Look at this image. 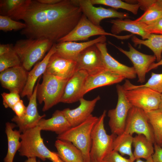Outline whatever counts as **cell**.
I'll return each mask as SVG.
<instances>
[{
  "label": "cell",
  "mask_w": 162,
  "mask_h": 162,
  "mask_svg": "<svg viewBox=\"0 0 162 162\" xmlns=\"http://www.w3.org/2000/svg\"><path fill=\"white\" fill-rule=\"evenodd\" d=\"M82 14L76 0L50 5L29 0L16 20L24 21L26 26L21 33L27 38L45 39L56 44L74 28Z\"/></svg>",
  "instance_id": "cell-1"
},
{
  "label": "cell",
  "mask_w": 162,
  "mask_h": 162,
  "mask_svg": "<svg viewBox=\"0 0 162 162\" xmlns=\"http://www.w3.org/2000/svg\"><path fill=\"white\" fill-rule=\"evenodd\" d=\"M41 130L37 126L21 134L20 155L28 158L38 157L43 161L48 159L52 162H59L62 159L57 153L50 151L44 143Z\"/></svg>",
  "instance_id": "cell-2"
},
{
  "label": "cell",
  "mask_w": 162,
  "mask_h": 162,
  "mask_svg": "<svg viewBox=\"0 0 162 162\" xmlns=\"http://www.w3.org/2000/svg\"><path fill=\"white\" fill-rule=\"evenodd\" d=\"M54 44L47 39L27 38L18 40L14 48L20 59L22 66L29 71L36 63L44 57Z\"/></svg>",
  "instance_id": "cell-3"
},
{
  "label": "cell",
  "mask_w": 162,
  "mask_h": 162,
  "mask_svg": "<svg viewBox=\"0 0 162 162\" xmlns=\"http://www.w3.org/2000/svg\"><path fill=\"white\" fill-rule=\"evenodd\" d=\"M98 119V117L92 115L82 123L71 127L63 134L58 135L57 139L72 143L82 152L84 162H91V134Z\"/></svg>",
  "instance_id": "cell-4"
},
{
  "label": "cell",
  "mask_w": 162,
  "mask_h": 162,
  "mask_svg": "<svg viewBox=\"0 0 162 162\" xmlns=\"http://www.w3.org/2000/svg\"><path fill=\"white\" fill-rule=\"evenodd\" d=\"M40 78L37 82V99L40 104L44 103L42 111L45 112L60 102L68 80L59 78L45 71L40 84Z\"/></svg>",
  "instance_id": "cell-5"
},
{
  "label": "cell",
  "mask_w": 162,
  "mask_h": 162,
  "mask_svg": "<svg viewBox=\"0 0 162 162\" xmlns=\"http://www.w3.org/2000/svg\"><path fill=\"white\" fill-rule=\"evenodd\" d=\"M106 111L98 117L91 134L90 151L91 162H102L104 158L113 150V143L117 135L108 134L104 126Z\"/></svg>",
  "instance_id": "cell-6"
},
{
  "label": "cell",
  "mask_w": 162,
  "mask_h": 162,
  "mask_svg": "<svg viewBox=\"0 0 162 162\" xmlns=\"http://www.w3.org/2000/svg\"><path fill=\"white\" fill-rule=\"evenodd\" d=\"M123 86L126 97L132 106L146 112L158 109L161 94L148 87H137L128 80Z\"/></svg>",
  "instance_id": "cell-7"
},
{
  "label": "cell",
  "mask_w": 162,
  "mask_h": 162,
  "mask_svg": "<svg viewBox=\"0 0 162 162\" xmlns=\"http://www.w3.org/2000/svg\"><path fill=\"white\" fill-rule=\"evenodd\" d=\"M108 35L121 40L127 39L132 35H118L106 32L100 26H97L90 21L83 14L74 28L68 34L59 40L58 43L66 41H86L93 36Z\"/></svg>",
  "instance_id": "cell-8"
},
{
  "label": "cell",
  "mask_w": 162,
  "mask_h": 162,
  "mask_svg": "<svg viewBox=\"0 0 162 162\" xmlns=\"http://www.w3.org/2000/svg\"><path fill=\"white\" fill-rule=\"evenodd\" d=\"M116 88L117 103L115 108L109 110L108 116L111 132L117 136L124 132L128 114L132 106L126 97L123 86L118 84Z\"/></svg>",
  "instance_id": "cell-9"
},
{
  "label": "cell",
  "mask_w": 162,
  "mask_h": 162,
  "mask_svg": "<svg viewBox=\"0 0 162 162\" xmlns=\"http://www.w3.org/2000/svg\"><path fill=\"white\" fill-rule=\"evenodd\" d=\"M124 132L133 135L142 134L154 144L155 143L152 128L146 112L142 110L132 106L129 110Z\"/></svg>",
  "instance_id": "cell-10"
},
{
  "label": "cell",
  "mask_w": 162,
  "mask_h": 162,
  "mask_svg": "<svg viewBox=\"0 0 162 162\" xmlns=\"http://www.w3.org/2000/svg\"><path fill=\"white\" fill-rule=\"evenodd\" d=\"M75 61L76 71L84 70L89 75L95 74L106 69L101 52L95 44L82 51L77 57Z\"/></svg>",
  "instance_id": "cell-11"
},
{
  "label": "cell",
  "mask_w": 162,
  "mask_h": 162,
  "mask_svg": "<svg viewBox=\"0 0 162 162\" xmlns=\"http://www.w3.org/2000/svg\"><path fill=\"white\" fill-rule=\"evenodd\" d=\"M82 14L95 25L100 26L103 19L116 18L123 19L129 17L126 13L119 12L111 8H106L102 7H96L91 3L90 0H76Z\"/></svg>",
  "instance_id": "cell-12"
},
{
  "label": "cell",
  "mask_w": 162,
  "mask_h": 162,
  "mask_svg": "<svg viewBox=\"0 0 162 162\" xmlns=\"http://www.w3.org/2000/svg\"><path fill=\"white\" fill-rule=\"evenodd\" d=\"M109 43L130 59L134 65L133 67L138 76V81L141 83L144 82L146 74L148 72L150 67L156 59L155 56L141 52L134 48L129 43H128L129 51L124 50L111 42Z\"/></svg>",
  "instance_id": "cell-13"
},
{
  "label": "cell",
  "mask_w": 162,
  "mask_h": 162,
  "mask_svg": "<svg viewBox=\"0 0 162 162\" xmlns=\"http://www.w3.org/2000/svg\"><path fill=\"white\" fill-rule=\"evenodd\" d=\"M28 72L22 65L4 70L0 74L1 86L10 92H16L20 94L26 84Z\"/></svg>",
  "instance_id": "cell-14"
},
{
  "label": "cell",
  "mask_w": 162,
  "mask_h": 162,
  "mask_svg": "<svg viewBox=\"0 0 162 162\" xmlns=\"http://www.w3.org/2000/svg\"><path fill=\"white\" fill-rule=\"evenodd\" d=\"M88 76L84 70L76 71L67 81L60 102L72 103L83 97V91Z\"/></svg>",
  "instance_id": "cell-15"
},
{
  "label": "cell",
  "mask_w": 162,
  "mask_h": 162,
  "mask_svg": "<svg viewBox=\"0 0 162 162\" xmlns=\"http://www.w3.org/2000/svg\"><path fill=\"white\" fill-rule=\"evenodd\" d=\"M38 86L37 83L33 93L30 98L28 104L24 115L20 118L14 116L12 121L16 123L21 133L25 131L37 126L41 119L45 117V114L40 115L37 109V92Z\"/></svg>",
  "instance_id": "cell-16"
},
{
  "label": "cell",
  "mask_w": 162,
  "mask_h": 162,
  "mask_svg": "<svg viewBox=\"0 0 162 162\" xmlns=\"http://www.w3.org/2000/svg\"><path fill=\"white\" fill-rule=\"evenodd\" d=\"M76 71L75 61L64 58L56 52L51 56L45 71L63 80H68Z\"/></svg>",
  "instance_id": "cell-17"
},
{
  "label": "cell",
  "mask_w": 162,
  "mask_h": 162,
  "mask_svg": "<svg viewBox=\"0 0 162 162\" xmlns=\"http://www.w3.org/2000/svg\"><path fill=\"white\" fill-rule=\"evenodd\" d=\"M100 99L99 96L92 100H87L82 97L80 99V105L77 108L73 109L67 108L63 110L71 127L77 125L87 119L92 115L97 102Z\"/></svg>",
  "instance_id": "cell-18"
},
{
  "label": "cell",
  "mask_w": 162,
  "mask_h": 162,
  "mask_svg": "<svg viewBox=\"0 0 162 162\" xmlns=\"http://www.w3.org/2000/svg\"><path fill=\"white\" fill-rule=\"evenodd\" d=\"M106 40L105 36H100L94 39L84 42L58 43L56 44V52L64 58L75 61L79 54L85 49L97 43L105 42Z\"/></svg>",
  "instance_id": "cell-19"
},
{
  "label": "cell",
  "mask_w": 162,
  "mask_h": 162,
  "mask_svg": "<svg viewBox=\"0 0 162 162\" xmlns=\"http://www.w3.org/2000/svg\"><path fill=\"white\" fill-rule=\"evenodd\" d=\"M96 46L100 51L104 66L106 69L128 79L136 78V74L134 67L123 64L112 56L108 52L105 42L97 43Z\"/></svg>",
  "instance_id": "cell-20"
},
{
  "label": "cell",
  "mask_w": 162,
  "mask_h": 162,
  "mask_svg": "<svg viewBox=\"0 0 162 162\" xmlns=\"http://www.w3.org/2000/svg\"><path fill=\"white\" fill-rule=\"evenodd\" d=\"M56 52L55 43L42 60L37 63L33 68L28 71L26 84L20 94L21 97L26 96L29 100L33 93L36 81L45 72L51 56Z\"/></svg>",
  "instance_id": "cell-21"
},
{
  "label": "cell",
  "mask_w": 162,
  "mask_h": 162,
  "mask_svg": "<svg viewBox=\"0 0 162 162\" xmlns=\"http://www.w3.org/2000/svg\"><path fill=\"white\" fill-rule=\"evenodd\" d=\"M124 79L122 76L106 69L95 74L88 75L85 83L83 95L94 88L118 83Z\"/></svg>",
  "instance_id": "cell-22"
},
{
  "label": "cell",
  "mask_w": 162,
  "mask_h": 162,
  "mask_svg": "<svg viewBox=\"0 0 162 162\" xmlns=\"http://www.w3.org/2000/svg\"><path fill=\"white\" fill-rule=\"evenodd\" d=\"M109 22L112 24L111 31L114 34L117 35L122 31H127L141 36L143 40L148 39L151 34L146 30L147 25L134 20L118 19L110 20Z\"/></svg>",
  "instance_id": "cell-23"
},
{
  "label": "cell",
  "mask_w": 162,
  "mask_h": 162,
  "mask_svg": "<svg viewBox=\"0 0 162 162\" xmlns=\"http://www.w3.org/2000/svg\"><path fill=\"white\" fill-rule=\"evenodd\" d=\"M41 130L55 132L58 135L61 134L71 127L62 110H57L49 119L42 118L38 125Z\"/></svg>",
  "instance_id": "cell-24"
},
{
  "label": "cell",
  "mask_w": 162,
  "mask_h": 162,
  "mask_svg": "<svg viewBox=\"0 0 162 162\" xmlns=\"http://www.w3.org/2000/svg\"><path fill=\"white\" fill-rule=\"evenodd\" d=\"M55 146L58 156L64 162H84L82 152L72 143L57 139Z\"/></svg>",
  "instance_id": "cell-25"
},
{
  "label": "cell",
  "mask_w": 162,
  "mask_h": 162,
  "mask_svg": "<svg viewBox=\"0 0 162 162\" xmlns=\"http://www.w3.org/2000/svg\"><path fill=\"white\" fill-rule=\"evenodd\" d=\"M16 126L9 122L5 124V132L7 138L8 148L7 154L4 159V162H13L15 154L20 147V139L21 134L19 130H13Z\"/></svg>",
  "instance_id": "cell-26"
},
{
  "label": "cell",
  "mask_w": 162,
  "mask_h": 162,
  "mask_svg": "<svg viewBox=\"0 0 162 162\" xmlns=\"http://www.w3.org/2000/svg\"><path fill=\"white\" fill-rule=\"evenodd\" d=\"M133 144L135 160L141 158L147 160L154 153V143L142 134H137L134 137Z\"/></svg>",
  "instance_id": "cell-27"
},
{
  "label": "cell",
  "mask_w": 162,
  "mask_h": 162,
  "mask_svg": "<svg viewBox=\"0 0 162 162\" xmlns=\"http://www.w3.org/2000/svg\"><path fill=\"white\" fill-rule=\"evenodd\" d=\"M29 0H1L0 1V15L7 16L16 20L26 8Z\"/></svg>",
  "instance_id": "cell-28"
},
{
  "label": "cell",
  "mask_w": 162,
  "mask_h": 162,
  "mask_svg": "<svg viewBox=\"0 0 162 162\" xmlns=\"http://www.w3.org/2000/svg\"><path fill=\"white\" fill-rule=\"evenodd\" d=\"M132 40L136 46L143 45L149 48L154 53L158 62L161 59L162 34H151L146 40L141 39L134 36L132 37Z\"/></svg>",
  "instance_id": "cell-29"
},
{
  "label": "cell",
  "mask_w": 162,
  "mask_h": 162,
  "mask_svg": "<svg viewBox=\"0 0 162 162\" xmlns=\"http://www.w3.org/2000/svg\"><path fill=\"white\" fill-rule=\"evenodd\" d=\"M134 137L132 135L124 132L117 136L113 146V150L123 156L127 155L133 162L135 160L132 150Z\"/></svg>",
  "instance_id": "cell-30"
},
{
  "label": "cell",
  "mask_w": 162,
  "mask_h": 162,
  "mask_svg": "<svg viewBox=\"0 0 162 162\" xmlns=\"http://www.w3.org/2000/svg\"><path fill=\"white\" fill-rule=\"evenodd\" d=\"M146 112L153 129L155 143L160 146L162 143V113L158 109Z\"/></svg>",
  "instance_id": "cell-31"
},
{
  "label": "cell",
  "mask_w": 162,
  "mask_h": 162,
  "mask_svg": "<svg viewBox=\"0 0 162 162\" xmlns=\"http://www.w3.org/2000/svg\"><path fill=\"white\" fill-rule=\"evenodd\" d=\"M92 4H102L112 8H121L126 10L133 14H137L140 5L136 4H131L126 3L120 0H90Z\"/></svg>",
  "instance_id": "cell-32"
},
{
  "label": "cell",
  "mask_w": 162,
  "mask_h": 162,
  "mask_svg": "<svg viewBox=\"0 0 162 162\" xmlns=\"http://www.w3.org/2000/svg\"><path fill=\"white\" fill-rule=\"evenodd\" d=\"M13 46L8 52L0 56V72L12 67L22 65L20 59Z\"/></svg>",
  "instance_id": "cell-33"
},
{
  "label": "cell",
  "mask_w": 162,
  "mask_h": 162,
  "mask_svg": "<svg viewBox=\"0 0 162 162\" xmlns=\"http://www.w3.org/2000/svg\"><path fill=\"white\" fill-rule=\"evenodd\" d=\"M162 18V10L151 5L142 16L134 21L149 25Z\"/></svg>",
  "instance_id": "cell-34"
},
{
  "label": "cell",
  "mask_w": 162,
  "mask_h": 162,
  "mask_svg": "<svg viewBox=\"0 0 162 162\" xmlns=\"http://www.w3.org/2000/svg\"><path fill=\"white\" fill-rule=\"evenodd\" d=\"M24 23L14 20L7 16L0 15V30L4 32L22 30L26 27Z\"/></svg>",
  "instance_id": "cell-35"
},
{
  "label": "cell",
  "mask_w": 162,
  "mask_h": 162,
  "mask_svg": "<svg viewBox=\"0 0 162 162\" xmlns=\"http://www.w3.org/2000/svg\"><path fill=\"white\" fill-rule=\"evenodd\" d=\"M136 86L148 87L162 94V73L158 74L152 72L151 77L146 83Z\"/></svg>",
  "instance_id": "cell-36"
},
{
  "label": "cell",
  "mask_w": 162,
  "mask_h": 162,
  "mask_svg": "<svg viewBox=\"0 0 162 162\" xmlns=\"http://www.w3.org/2000/svg\"><path fill=\"white\" fill-rule=\"evenodd\" d=\"M20 94L18 93L14 92L2 93L1 96L3 99V104L4 107L11 109L21 100Z\"/></svg>",
  "instance_id": "cell-37"
},
{
  "label": "cell",
  "mask_w": 162,
  "mask_h": 162,
  "mask_svg": "<svg viewBox=\"0 0 162 162\" xmlns=\"http://www.w3.org/2000/svg\"><path fill=\"white\" fill-rule=\"evenodd\" d=\"M102 162H133L130 158H126L113 150L103 159Z\"/></svg>",
  "instance_id": "cell-38"
},
{
  "label": "cell",
  "mask_w": 162,
  "mask_h": 162,
  "mask_svg": "<svg viewBox=\"0 0 162 162\" xmlns=\"http://www.w3.org/2000/svg\"><path fill=\"white\" fill-rule=\"evenodd\" d=\"M146 29L150 34H162V18L151 25H147Z\"/></svg>",
  "instance_id": "cell-39"
},
{
  "label": "cell",
  "mask_w": 162,
  "mask_h": 162,
  "mask_svg": "<svg viewBox=\"0 0 162 162\" xmlns=\"http://www.w3.org/2000/svg\"><path fill=\"white\" fill-rule=\"evenodd\" d=\"M18 118L22 117L25 114L26 110V107L22 100H20L17 102L11 108Z\"/></svg>",
  "instance_id": "cell-40"
},
{
  "label": "cell",
  "mask_w": 162,
  "mask_h": 162,
  "mask_svg": "<svg viewBox=\"0 0 162 162\" xmlns=\"http://www.w3.org/2000/svg\"><path fill=\"white\" fill-rule=\"evenodd\" d=\"M154 152L152 156L153 162H162V147L155 143Z\"/></svg>",
  "instance_id": "cell-41"
},
{
  "label": "cell",
  "mask_w": 162,
  "mask_h": 162,
  "mask_svg": "<svg viewBox=\"0 0 162 162\" xmlns=\"http://www.w3.org/2000/svg\"><path fill=\"white\" fill-rule=\"evenodd\" d=\"M13 46L12 44H0V56L3 55L9 51Z\"/></svg>",
  "instance_id": "cell-42"
},
{
  "label": "cell",
  "mask_w": 162,
  "mask_h": 162,
  "mask_svg": "<svg viewBox=\"0 0 162 162\" xmlns=\"http://www.w3.org/2000/svg\"><path fill=\"white\" fill-rule=\"evenodd\" d=\"M39 2L46 4H52L60 2L61 0H37Z\"/></svg>",
  "instance_id": "cell-43"
},
{
  "label": "cell",
  "mask_w": 162,
  "mask_h": 162,
  "mask_svg": "<svg viewBox=\"0 0 162 162\" xmlns=\"http://www.w3.org/2000/svg\"><path fill=\"white\" fill-rule=\"evenodd\" d=\"M152 4L162 10V0H153Z\"/></svg>",
  "instance_id": "cell-44"
},
{
  "label": "cell",
  "mask_w": 162,
  "mask_h": 162,
  "mask_svg": "<svg viewBox=\"0 0 162 162\" xmlns=\"http://www.w3.org/2000/svg\"><path fill=\"white\" fill-rule=\"evenodd\" d=\"M162 65V59L156 63H153L150 67L148 69V72L150 70L156 68Z\"/></svg>",
  "instance_id": "cell-45"
},
{
  "label": "cell",
  "mask_w": 162,
  "mask_h": 162,
  "mask_svg": "<svg viewBox=\"0 0 162 162\" xmlns=\"http://www.w3.org/2000/svg\"><path fill=\"white\" fill-rule=\"evenodd\" d=\"M146 160V161H143L140 159H138L136 160V161L135 162H153L152 156Z\"/></svg>",
  "instance_id": "cell-46"
},
{
  "label": "cell",
  "mask_w": 162,
  "mask_h": 162,
  "mask_svg": "<svg viewBox=\"0 0 162 162\" xmlns=\"http://www.w3.org/2000/svg\"><path fill=\"white\" fill-rule=\"evenodd\" d=\"M36 158L33 157L28 158L25 162H38L36 160Z\"/></svg>",
  "instance_id": "cell-47"
},
{
  "label": "cell",
  "mask_w": 162,
  "mask_h": 162,
  "mask_svg": "<svg viewBox=\"0 0 162 162\" xmlns=\"http://www.w3.org/2000/svg\"><path fill=\"white\" fill-rule=\"evenodd\" d=\"M158 109L162 113V94H161L160 100Z\"/></svg>",
  "instance_id": "cell-48"
},
{
  "label": "cell",
  "mask_w": 162,
  "mask_h": 162,
  "mask_svg": "<svg viewBox=\"0 0 162 162\" xmlns=\"http://www.w3.org/2000/svg\"><path fill=\"white\" fill-rule=\"evenodd\" d=\"M38 162H40L39 160H38ZM59 162H64L62 160Z\"/></svg>",
  "instance_id": "cell-49"
},
{
  "label": "cell",
  "mask_w": 162,
  "mask_h": 162,
  "mask_svg": "<svg viewBox=\"0 0 162 162\" xmlns=\"http://www.w3.org/2000/svg\"><path fill=\"white\" fill-rule=\"evenodd\" d=\"M160 146L162 147V143H161V145H160Z\"/></svg>",
  "instance_id": "cell-50"
}]
</instances>
